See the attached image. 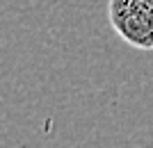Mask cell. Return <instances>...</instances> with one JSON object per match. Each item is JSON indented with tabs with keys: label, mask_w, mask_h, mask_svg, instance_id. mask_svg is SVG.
Segmentation results:
<instances>
[{
	"label": "cell",
	"mask_w": 153,
	"mask_h": 148,
	"mask_svg": "<svg viewBox=\"0 0 153 148\" xmlns=\"http://www.w3.org/2000/svg\"><path fill=\"white\" fill-rule=\"evenodd\" d=\"M140 2L146 7V9H151V12H153V0H140Z\"/></svg>",
	"instance_id": "cell-2"
},
{
	"label": "cell",
	"mask_w": 153,
	"mask_h": 148,
	"mask_svg": "<svg viewBox=\"0 0 153 148\" xmlns=\"http://www.w3.org/2000/svg\"><path fill=\"white\" fill-rule=\"evenodd\" d=\"M108 18L114 32L137 50H153V12L140 0H108Z\"/></svg>",
	"instance_id": "cell-1"
}]
</instances>
